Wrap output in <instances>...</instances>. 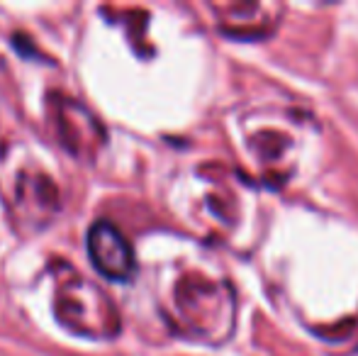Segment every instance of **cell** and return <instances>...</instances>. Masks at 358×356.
Segmentation results:
<instances>
[{"label": "cell", "mask_w": 358, "mask_h": 356, "mask_svg": "<svg viewBox=\"0 0 358 356\" xmlns=\"http://www.w3.org/2000/svg\"><path fill=\"white\" fill-rule=\"evenodd\" d=\"M88 252L93 266L103 276L122 280L132 273L134 259L122 234L108 222H95L88 232Z\"/></svg>", "instance_id": "obj_1"}]
</instances>
